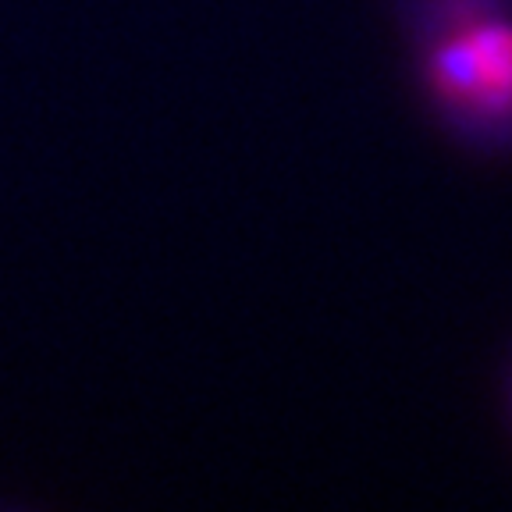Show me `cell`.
<instances>
[{
    "label": "cell",
    "mask_w": 512,
    "mask_h": 512,
    "mask_svg": "<svg viewBox=\"0 0 512 512\" xmlns=\"http://www.w3.org/2000/svg\"><path fill=\"white\" fill-rule=\"evenodd\" d=\"M434 125L480 157L512 153V0H388Z\"/></svg>",
    "instance_id": "cell-1"
}]
</instances>
